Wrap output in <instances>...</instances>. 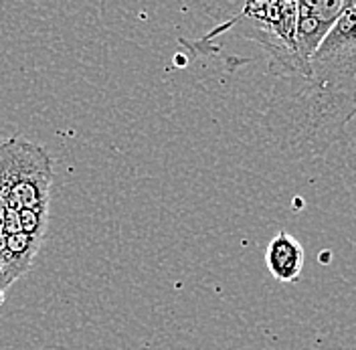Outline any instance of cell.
Here are the masks:
<instances>
[{
	"instance_id": "obj_6",
	"label": "cell",
	"mask_w": 356,
	"mask_h": 350,
	"mask_svg": "<svg viewBox=\"0 0 356 350\" xmlns=\"http://www.w3.org/2000/svg\"><path fill=\"white\" fill-rule=\"evenodd\" d=\"M266 263L269 273L277 282L296 284L306 265V251L293 235H289L288 231H280L267 245Z\"/></svg>"
},
{
	"instance_id": "obj_8",
	"label": "cell",
	"mask_w": 356,
	"mask_h": 350,
	"mask_svg": "<svg viewBox=\"0 0 356 350\" xmlns=\"http://www.w3.org/2000/svg\"><path fill=\"white\" fill-rule=\"evenodd\" d=\"M4 302H6V294H4V289L0 287V314H2V308H4Z\"/></svg>"
},
{
	"instance_id": "obj_4",
	"label": "cell",
	"mask_w": 356,
	"mask_h": 350,
	"mask_svg": "<svg viewBox=\"0 0 356 350\" xmlns=\"http://www.w3.org/2000/svg\"><path fill=\"white\" fill-rule=\"evenodd\" d=\"M346 0H300L298 2V24L296 43L298 53L308 67L318 47L330 35L338 22Z\"/></svg>"
},
{
	"instance_id": "obj_2",
	"label": "cell",
	"mask_w": 356,
	"mask_h": 350,
	"mask_svg": "<svg viewBox=\"0 0 356 350\" xmlns=\"http://www.w3.org/2000/svg\"><path fill=\"white\" fill-rule=\"evenodd\" d=\"M296 24H298V2L296 0H275V2H247L243 8L229 21L215 26L200 41H188L191 45L204 47L229 31H235L239 37L257 43L267 55L271 71L277 79L306 77L308 67L304 65L298 43H296Z\"/></svg>"
},
{
	"instance_id": "obj_3",
	"label": "cell",
	"mask_w": 356,
	"mask_h": 350,
	"mask_svg": "<svg viewBox=\"0 0 356 350\" xmlns=\"http://www.w3.org/2000/svg\"><path fill=\"white\" fill-rule=\"evenodd\" d=\"M53 160L43 146L19 136L0 142V198L10 211L47 209Z\"/></svg>"
},
{
	"instance_id": "obj_1",
	"label": "cell",
	"mask_w": 356,
	"mask_h": 350,
	"mask_svg": "<svg viewBox=\"0 0 356 350\" xmlns=\"http://www.w3.org/2000/svg\"><path fill=\"white\" fill-rule=\"evenodd\" d=\"M300 86L275 89L264 124L293 158L326 156L356 118V0H346Z\"/></svg>"
},
{
	"instance_id": "obj_7",
	"label": "cell",
	"mask_w": 356,
	"mask_h": 350,
	"mask_svg": "<svg viewBox=\"0 0 356 350\" xmlns=\"http://www.w3.org/2000/svg\"><path fill=\"white\" fill-rule=\"evenodd\" d=\"M6 219H8V209H6V205L2 202V198H0V235L4 233V227H6Z\"/></svg>"
},
{
	"instance_id": "obj_5",
	"label": "cell",
	"mask_w": 356,
	"mask_h": 350,
	"mask_svg": "<svg viewBox=\"0 0 356 350\" xmlns=\"http://www.w3.org/2000/svg\"><path fill=\"white\" fill-rule=\"evenodd\" d=\"M43 237L29 235L24 231L4 229V233L0 235V287L4 292L31 267V262L37 255Z\"/></svg>"
}]
</instances>
